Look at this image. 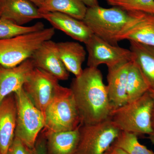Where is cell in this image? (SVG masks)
<instances>
[{"label":"cell","mask_w":154,"mask_h":154,"mask_svg":"<svg viewBox=\"0 0 154 154\" xmlns=\"http://www.w3.org/2000/svg\"><path fill=\"white\" fill-rule=\"evenodd\" d=\"M88 8L81 0H46L38 9L41 14L56 12L83 21Z\"/></svg>","instance_id":"cell-20"},{"label":"cell","mask_w":154,"mask_h":154,"mask_svg":"<svg viewBox=\"0 0 154 154\" xmlns=\"http://www.w3.org/2000/svg\"><path fill=\"white\" fill-rule=\"evenodd\" d=\"M85 45L89 67L106 64L109 68L133 60L130 50L110 44L94 34Z\"/></svg>","instance_id":"cell-9"},{"label":"cell","mask_w":154,"mask_h":154,"mask_svg":"<svg viewBox=\"0 0 154 154\" xmlns=\"http://www.w3.org/2000/svg\"><path fill=\"white\" fill-rule=\"evenodd\" d=\"M149 139L151 142L154 145V132L152 134L149 135Z\"/></svg>","instance_id":"cell-31"},{"label":"cell","mask_w":154,"mask_h":154,"mask_svg":"<svg viewBox=\"0 0 154 154\" xmlns=\"http://www.w3.org/2000/svg\"><path fill=\"white\" fill-rule=\"evenodd\" d=\"M57 46L61 59L68 71L75 77L82 74L87 54L82 45L78 42L67 41L57 43Z\"/></svg>","instance_id":"cell-19"},{"label":"cell","mask_w":154,"mask_h":154,"mask_svg":"<svg viewBox=\"0 0 154 154\" xmlns=\"http://www.w3.org/2000/svg\"><path fill=\"white\" fill-rule=\"evenodd\" d=\"M128 40L154 47V15L137 12L116 37V41Z\"/></svg>","instance_id":"cell-11"},{"label":"cell","mask_w":154,"mask_h":154,"mask_svg":"<svg viewBox=\"0 0 154 154\" xmlns=\"http://www.w3.org/2000/svg\"><path fill=\"white\" fill-rule=\"evenodd\" d=\"M17 107L14 93L0 103V154H7L15 136Z\"/></svg>","instance_id":"cell-13"},{"label":"cell","mask_w":154,"mask_h":154,"mask_svg":"<svg viewBox=\"0 0 154 154\" xmlns=\"http://www.w3.org/2000/svg\"><path fill=\"white\" fill-rule=\"evenodd\" d=\"M31 154H47L46 140L43 132L38 135L35 146L31 149Z\"/></svg>","instance_id":"cell-26"},{"label":"cell","mask_w":154,"mask_h":154,"mask_svg":"<svg viewBox=\"0 0 154 154\" xmlns=\"http://www.w3.org/2000/svg\"><path fill=\"white\" fill-rule=\"evenodd\" d=\"M45 116L44 130L68 131L80 126L79 113L70 88L62 87L46 108Z\"/></svg>","instance_id":"cell-5"},{"label":"cell","mask_w":154,"mask_h":154,"mask_svg":"<svg viewBox=\"0 0 154 154\" xmlns=\"http://www.w3.org/2000/svg\"><path fill=\"white\" fill-rule=\"evenodd\" d=\"M17 116L15 137L32 149L45 125V116L33 105L23 88L14 93Z\"/></svg>","instance_id":"cell-6"},{"label":"cell","mask_w":154,"mask_h":154,"mask_svg":"<svg viewBox=\"0 0 154 154\" xmlns=\"http://www.w3.org/2000/svg\"><path fill=\"white\" fill-rule=\"evenodd\" d=\"M131 61L108 68L107 90L113 109L120 107L128 102L127 76Z\"/></svg>","instance_id":"cell-16"},{"label":"cell","mask_w":154,"mask_h":154,"mask_svg":"<svg viewBox=\"0 0 154 154\" xmlns=\"http://www.w3.org/2000/svg\"><path fill=\"white\" fill-rule=\"evenodd\" d=\"M30 58L35 68L52 75L58 80L68 79L69 73L61 59L57 43L51 39L43 42Z\"/></svg>","instance_id":"cell-10"},{"label":"cell","mask_w":154,"mask_h":154,"mask_svg":"<svg viewBox=\"0 0 154 154\" xmlns=\"http://www.w3.org/2000/svg\"><path fill=\"white\" fill-rule=\"evenodd\" d=\"M31 150L19 139L15 136L7 154H31Z\"/></svg>","instance_id":"cell-25"},{"label":"cell","mask_w":154,"mask_h":154,"mask_svg":"<svg viewBox=\"0 0 154 154\" xmlns=\"http://www.w3.org/2000/svg\"><path fill=\"white\" fill-rule=\"evenodd\" d=\"M104 154H128L120 148L112 144Z\"/></svg>","instance_id":"cell-27"},{"label":"cell","mask_w":154,"mask_h":154,"mask_svg":"<svg viewBox=\"0 0 154 154\" xmlns=\"http://www.w3.org/2000/svg\"><path fill=\"white\" fill-rule=\"evenodd\" d=\"M54 28L6 39H0V65L6 67L19 65L32 55L43 42L50 40L55 34Z\"/></svg>","instance_id":"cell-4"},{"label":"cell","mask_w":154,"mask_h":154,"mask_svg":"<svg viewBox=\"0 0 154 154\" xmlns=\"http://www.w3.org/2000/svg\"><path fill=\"white\" fill-rule=\"evenodd\" d=\"M34 68L31 58L13 67L0 65V103L7 96L23 88Z\"/></svg>","instance_id":"cell-12"},{"label":"cell","mask_w":154,"mask_h":154,"mask_svg":"<svg viewBox=\"0 0 154 154\" xmlns=\"http://www.w3.org/2000/svg\"><path fill=\"white\" fill-rule=\"evenodd\" d=\"M153 100L149 91L138 99L113 109L109 119L120 131L138 135L154 132L152 116Z\"/></svg>","instance_id":"cell-2"},{"label":"cell","mask_w":154,"mask_h":154,"mask_svg":"<svg viewBox=\"0 0 154 154\" xmlns=\"http://www.w3.org/2000/svg\"><path fill=\"white\" fill-rule=\"evenodd\" d=\"M88 8L99 5L98 0H81Z\"/></svg>","instance_id":"cell-28"},{"label":"cell","mask_w":154,"mask_h":154,"mask_svg":"<svg viewBox=\"0 0 154 154\" xmlns=\"http://www.w3.org/2000/svg\"><path fill=\"white\" fill-rule=\"evenodd\" d=\"M149 90L148 85L137 65L133 60L131 61L127 76V102H132L138 99Z\"/></svg>","instance_id":"cell-21"},{"label":"cell","mask_w":154,"mask_h":154,"mask_svg":"<svg viewBox=\"0 0 154 154\" xmlns=\"http://www.w3.org/2000/svg\"><path fill=\"white\" fill-rule=\"evenodd\" d=\"M112 7L128 12H140L154 15V0H105Z\"/></svg>","instance_id":"cell-24"},{"label":"cell","mask_w":154,"mask_h":154,"mask_svg":"<svg viewBox=\"0 0 154 154\" xmlns=\"http://www.w3.org/2000/svg\"><path fill=\"white\" fill-rule=\"evenodd\" d=\"M129 42L133 60L147 83L149 91H154V47L134 41Z\"/></svg>","instance_id":"cell-18"},{"label":"cell","mask_w":154,"mask_h":154,"mask_svg":"<svg viewBox=\"0 0 154 154\" xmlns=\"http://www.w3.org/2000/svg\"><path fill=\"white\" fill-rule=\"evenodd\" d=\"M52 75L35 68L23 86L25 94L38 109L44 113L62 86Z\"/></svg>","instance_id":"cell-8"},{"label":"cell","mask_w":154,"mask_h":154,"mask_svg":"<svg viewBox=\"0 0 154 154\" xmlns=\"http://www.w3.org/2000/svg\"><path fill=\"white\" fill-rule=\"evenodd\" d=\"M44 26L41 22H37L32 26H22L8 19L0 18V39H9L19 35L39 31L44 29Z\"/></svg>","instance_id":"cell-22"},{"label":"cell","mask_w":154,"mask_h":154,"mask_svg":"<svg viewBox=\"0 0 154 154\" xmlns=\"http://www.w3.org/2000/svg\"><path fill=\"white\" fill-rule=\"evenodd\" d=\"M149 94L152 96L153 100V104L152 110V125L153 128L154 130V91H149Z\"/></svg>","instance_id":"cell-29"},{"label":"cell","mask_w":154,"mask_h":154,"mask_svg":"<svg viewBox=\"0 0 154 154\" xmlns=\"http://www.w3.org/2000/svg\"><path fill=\"white\" fill-rule=\"evenodd\" d=\"M81 124H93L109 118L112 106L107 85L98 68H88L72 80L71 88Z\"/></svg>","instance_id":"cell-1"},{"label":"cell","mask_w":154,"mask_h":154,"mask_svg":"<svg viewBox=\"0 0 154 154\" xmlns=\"http://www.w3.org/2000/svg\"><path fill=\"white\" fill-rule=\"evenodd\" d=\"M136 13L127 12L118 7L106 8L98 5L88 8L83 21L93 34L116 45V37Z\"/></svg>","instance_id":"cell-3"},{"label":"cell","mask_w":154,"mask_h":154,"mask_svg":"<svg viewBox=\"0 0 154 154\" xmlns=\"http://www.w3.org/2000/svg\"><path fill=\"white\" fill-rule=\"evenodd\" d=\"M76 154H104L120 131L110 119L93 124H81Z\"/></svg>","instance_id":"cell-7"},{"label":"cell","mask_w":154,"mask_h":154,"mask_svg":"<svg viewBox=\"0 0 154 154\" xmlns=\"http://www.w3.org/2000/svg\"><path fill=\"white\" fill-rule=\"evenodd\" d=\"M29 1L38 8L46 0H29Z\"/></svg>","instance_id":"cell-30"},{"label":"cell","mask_w":154,"mask_h":154,"mask_svg":"<svg viewBox=\"0 0 154 154\" xmlns=\"http://www.w3.org/2000/svg\"><path fill=\"white\" fill-rule=\"evenodd\" d=\"M1 1V0H0V1Z\"/></svg>","instance_id":"cell-32"},{"label":"cell","mask_w":154,"mask_h":154,"mask_svg":"<svg viewBox=\"0 0 154 154\" xmlns=\"http://www.w3.org/2000/svg\"><path fill=\"white\" fill-rule=\"evenodd\" d=\"M0 18L22 25L42 19L38 7L29 0H1Z\"/></svg>","instance_id":"cell-15"},{"label":"cell","mask_w":154,"mask_h":154,"mask_svg":"<svg viewBox=\"0 0 154 154\" xmlns=\"http://www.w3.org/2000/svg\"><path fill=\"white\" fill-rule=\"evenodd\" d=\"M80 126L73 130L57 132L43 129L47 154H76L79 141Z\"/></svg>","instance_id":"cell-17"},{"label":"cell","mask_w":154,"mask_h":154,"mask_svg":"<svg viewBox=\"0 0 154 154\" xmlns=\"http://www.w3.org/2000/svg\"><path fill=\"white\" fill-rule=\"evenodd\" d=\"M41 14L42 19L48 21L53 28L63 31L75 40L85 44L93 35L90 28L82 20L56 12Z\"/></svg>","instance_id":"cell-14"},{"label":"cell","mask_w":154,"mask_h":154,"mask_svg":"<svg viewBox=\"0 0 154 154\" xmlns=\"http://www.w3.org/2000/svg\"><path fill=\"white\" fill-rule=\"evenodd\" d=\"M112 144L124 150L128 154H154L152 151L139 142L137 135L120 131Z\"/></svg>","instance_id":"cell-23"}]
</instances>
